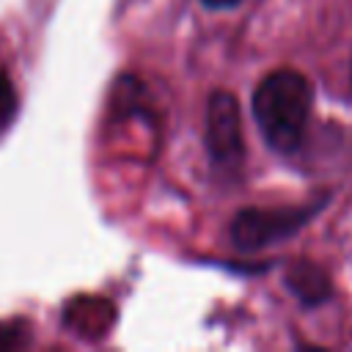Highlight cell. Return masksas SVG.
<instances>
[{"instance_id": "cell-7", "label": "cell", "mask_w": 352, "mask_h": 352, "mask_svg": "<svg viewBox=\"0 0 352 352\" xmlns=\"http://www.w3.org/2000/svg\"><path fill=\"white\" fill-rule=\"evenodd\" d=\"M349 85H352V69H349Z\"/></svg>"}, {"instance_id": "cell-6", "label": "cell", "mask_w": 352, "mask_h": 352, "mask_svg": "<svg viewBox=\"0 0 352 352\" xmlns=\"http://www.w3.org/2000/svg\"><path fill=\"white\" fill-rule=\"evenodd\" d=\"M206 8H234L239 6V0H201Z\"/></svg>"}, {"instance_id": "cell-5", "label": "cell", "mask_w": 352, "mask_h": 352, "mask_svg": "<svg viewBox=\"0 0 352 352\" xmlns=\"http://www.w3.org/2000/svg\"><path fill=\"white\" fill-rule=\"evenodd\" d=\"M14 116H16V91L11 77L0 69V132L14 121Z\"/></svg>"}, {"instance_id": "cell-1", "label": "cell", "mask_w": 352, "mask_h": 352, "mask_svg": "<svg viewBox=\"0 0 352 352\" xmlns=\"http://www.w3.org/2000/svg\"><path fill=\"white\" fill-rule=\"evenodd\" d=\"M250 107L267 146L278 154H292L305 138L314 110V88L305 74L275 69L256 85Z\"/></svg>"}, {"instance_id": "cell-3", "label": "cell", "mask_w": 352, "mask_h": 352, "mask_svg": "<svg viewBox=\"0 0 352 352\" xmlns=\"http://www.w3.org/2000/svg\"><path fill=\"white\" fill-rule=\"evenodd\" d=\"M206 151L214 165H236L245 154L239 102L228 91H214L206 102Z\"/></svg>"}, {"instance_id": "cell-2", "label": "cell", "mask_w": 352, "mask_h": 352, "mask_svg": "<svg viewBox=\"0 0 352 352\" xmlns=\"http://www.w3.org/2000/svg\"><path fill=\"white\" fill-rule=\"evenodd\" d=\"M327 204V198L322 201H311L302 206H250L234 214L231 220V242L239 250H261L267 245L283 242L289 236H294L302 226H308V220H314L316 212H322V206Z\"/></svg>"}, {"instance_id": "cell-4", "label": "cell", "mask_w": 352, "mask_h": 352, "mask_svg": "<svg viewBox=\"0 0 352 352\" xmlns=\"http://www.w3.org/2000/svg\"><path fill=\"white\" fill-rule=\"evenodd\" d=\"M283 280H286L289 292L302 305H322L333 294V283H330L327 272L319 264H314V261H294L286 270Z\"/></svg>"}]
</instances>
